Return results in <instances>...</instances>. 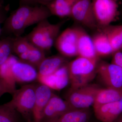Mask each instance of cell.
I'll return each instance as SVG.
<instances>
[{
  "instance_id": "f546056e",
  "label": "cell",
  "mask_w": 122,
  "mask_h": 122,
  "mask_svg": "<svg viewBox=\"0 0 122 122\" xmlns=\"http://www.w3.org/2000/svg\"><path fill=\"white\" fill-rule=\"evenodd\" d=\"M21 1L24 2L25 4L30 5L35 2H38V0H20Z\"/></svg>"
},
{
  "instance_id": "5b68a950",
  "label": "cell",
  "mask_w": 122,
  "mask_h": 122,
  "mask_svg": "<svg viewBox=\"0 0 122 122\" xmlns=\"http://www.w3.org/2000/svg\"><path fill=\"white\" fill-rule=\"evenodd\" d=\"M92 4L96 23L100 28L110 25L117 16L116 0H93Z\"/></svg>"
},
{
  "instance_id": "8fae6325",
  "label": "cell",
  "mask_w": 122,
  "mask_h": 122,
  "mask_svg": "<svg viewBox=\"0 0 122 122\" xmlns=\"http://www.w3.org/2000/svg\"><path fill=\"white\" fill-rule=\"evenodd\" d=\"M74 109L66 100L54 93L42 112L41 122L54 119Z\"/></svg>"
},
{
  "instance_id": "d6a6232c",
  "label": "cell",
  "mask_w": 122,
  "mask_h": 122,
  "mask_svg": "<svg viewBox=\"0 0 122 122\" xmlns=\"http://www.w3.org/2000/svg\"><path fill=\"white\" fill-rule=\"evenodd\" d=\"M28 122H32V121H28Z\"/></svg>"
},
{
  "instance_id": "ffe728a7",
  "label": "cell",
  "mask_w": 122,
  "mask_h": 122,
  "mask_svg": "<svg viewBox=\"0 0 122 122\" xmlns=\"http://www.w3.org/2000/svg\"><path fill=\"white\" fill-rule=\"evenodd\" d=\"M92 38L96 54L99 58L109 56L113 54L109 39L102 30L95 33Z\"/></svg>"
},
{
  "instance_id": "d6986e66",
  "label": "cell",
  "mask_w": 122,
  "mask_h": 122,
  "mask_svg": "<svg viewBox=\"0 0 122 122\" xmlns=\"http://www.w3.org/2000/svg\"><path fill=\"white\" fill-rule=\"evenodd\" d=\"M122 100V89L107 87L100 89L96 94L93 107H96L101 105Z\"/></svg>"
},
{
  "instance_id": "1f68e13d",
  "label": "cell",
  "mask_w": 122,
  "mask_h": 122,
  "mask_svg": "<svg viewBox=\"0 0 122 122\" xmlns=\"http://www.w3.org/2000/svg\"><path fill=\"white\" fill-rule=\"evenodd\" d=\"M114 122H122V113Z\"/></svg>"
},
{
  "instance_id": "f1b7e54d",
  "label": "cell",
  "mask_w": 122,
  "mask_h": 122,
  "mask_svg": "<svg viewBox=\"0 0 122 122\" xmlns=\"http://www.w3.org/2000/svg\"><path fill=\"white\" fill-rule=\"evenodd\" d=\"M6 13L3 9L2 5L0 3V36L2 32L1 28V25L2 23H4L6 18Z\"/></svg>"
},
{
  "instance_id": "44dd1931",
  "label": "cell",
  "mask_w": 122,
  "mask_h": 122,
  "mask_svg": "<svg viewBox=\"0 0 122 122\" xmlns=\"http://www.w3.org/2000/svg\"><path fill=\"white\" fill-rule=\"evenodd\" d=\"M101 29L108 37L114 53L120 51L122 47V25H110Z\"/></svg>"
},
{
  "instance_id": "7a4b0ae2",
  "label": "cell",
  "mask_w": 122,
  "mask_h": 122,
  "mask_svg": "<svg viewBox=\"0 0 122 122\" xmlns=\"http://www.w3.org/2000/svg\"><path fill=\"white\" fill-rule=\"evenodd\" d=\"M98 62L78 56L67 63L70 91L89 84L95 77Z\"/></svg>"
},
{
  "instance_id": "ba28073f",
  "label": "cell",
  "mask_w": 122,
  "mask_h": 122,
  "mask_svg": "<svg viewBox=\"0 0 122 122\" xmlns=\"http://www.w3.org/2000/svg\"><path fill=\"white\" fill-rule=\"evenodd\" d=\"M77 33L76 27L67 28L59 34L55 43V47L63 56H77Z\"/></svg>"
},
{
  "instance_id": "d4e9b609",
  "label": "cell",
  "mask_w": 122,
  "mask_h": 122,
  "mask_svg": "<svg viewBox=\"0 0 122 122\" xmlns=\"http://www.w3.org/2000/svg\"><path fill=\"white\" fill-rule=\"evenodd\" d=\"M32 44L29 41L26 37H15L12 38V53L18 56L26 52L30 49Z\"/></svg>"
},
{
  "instance_id": "8992f818",
  "label": "cell",
  "mask_w": 122,
  "mask_h": 122,
  "mask_svg": "<svg viewBox=\"0 0 122 122\" xmlns=\"http://www.w3.org/2000/svg\"><path fill=\"white\" fill-rule=\"evenodd\" d=\"M100 89L96 85L88 84L74 90H70L66 100L73 109L89 108L93 105Z\"/></svg>"
},
{
  "instance_id": "603a6c76",
  "label": "cell",
  "mask_w": 122,
  "mask_h": 122,
  "mask_svg": "<svg viewBox=\"0 0 122 122\" xmlns=\"http://www.w3.org/2000/svg\"><path fill=\"white\" fill-rule=\"evenodd\" d=\"M12 55L4 63L0 66V77L14 92L16 90V83L11 71Z\"/></svg>"
},
{
  "instance_id": "4316f807",
  "label": "cell",
  "mask_w": 122,
  "mask_h": 122,
  "mask_svg": "<svg viewBox=\"0 0 122 122\" xmlns=\"http://www.w3.org/2000/svg\"><path fill=\"white\" fill-rule=\"evenodd\" d=\"M14 91L0 77V98L6 93L12 94Z\"/></svg>"
},
{
  "instance_id": "9c48e42d",
  "label": "cell",
  "mask_w": 122,
  "mask_h": 122,
  "mask_svg": "<svg viewBox=\"0 0 122 122\" xmlns=\"http://www.w3.org/2000/svg\"><path fill=\"white\" fill-rule=\"evenodd\" d=\"M70 17L89 28L95 29L98 27L92 0H77L72 8Z\"/></svg>"
},
{
  "instance_id": "e0dca14e",
  "label": "cell",
  "mask_w": 122,
  "mask_h": 122,
  "mask_svg": "<svg viewBox=\"0 0 122 122\" xmlns=\"http://www.w3.org/2000/svg\"><path fill=\"white\" fill-rule=\"evenodd\" d=\"M77 0H53L46 5L51 15L58 17L71 16L72 8Z\"/></svg>"
},
{
  "instance_id": "6da1fadb",
  "label": "cell",
  "mask_w": 122,
  "mask_h": 122,
  "mask_svg": "<svg viewBox=\"0 0 122 122\" xmlns=\"http://www.w3.org/2000/svg\"><path fill=\"white\" fill-rule=\"evenodd\" d=\"M51 15L46 5H22L7 18L3 30L15 37L21 36L29 26L47 20Z\"/></svg>"
},
{
  "instance_id": "e575fe53",
  "label": "cell",
  "mask_w": 122,
  "mask_h": 122,
  "mask_svg": "<svg viewBox=\"0 0 122 122\" xmlns=\"http://www.w3.org/2000/svg\"></svg>"
},
{
  "instance_id": "5bb4252c",
  "label": "cell",
  "mask_w": 122,
  "mask_h": 122,
  "mask_svg": "<svg viewBox=\"0 0 122 122\" xmlns=\"http://www.w3.org/2000/svg\"><path fill=\"white\" fill-rule=\"evenodd\" d=\"M54 93L53 90L47 86L39 83L36 85L35 104L33 117L35 122H41L42 114Z\"/></svg>"
},
{
  "instance_id": "836d02e7",
  "label": "cell",
  "mask_w": 122,
  "mask_h": 122,
  "mask_svg": "<svg viewBox=\"0 0 122 122\" xmlns=\"http://www.w3.org/2000/svg\"><path fill=\"white\" fill-rule=\"evenodd\" d=\"M120 51H122V48H121V50H120Z\"/></svg>"
},
{
  "instance_id": "277c9868",
  "label": "cell",
  "mask_w": 122,
  "mask_h": 122,
  "mask_svg": "<svg viewBox=\"0 0 122 122\" xmlns=\"http://www.w3.org/2000/svg\"><path fill=\"white\" fill-rule=\"evenodd\" d=\"M36 85H24L16 90L9 103L28 121H30L35 104Z\"/></svg>"
},
{
  "instance_id": "30bf717a",
  "label": "cell",
  "mask_w": 122,
  "mask_h": 122,
  "mask_svg": "<svg viewBox=\"0 0 122 122\" xmlns=\"http://www.w3.org/2000/svg\"><path fill=\"white\" fill-rule=\"evenodd\" d=\"M11 71L16 83H28L37 80V69L28 63L12 55Z\"/></svg>"
},
{
  "instance_id": "83f0119b",
  "label": "cell",
  "mask_w": 122,
  "mask_h": 122,
  "mask_svg": "<svg viewBox=\"0 0 122 122\" xmlns=\"http://www.w3.org/2000/svg\"><path fill=\"white\" fill-rule=\"evenodd\" d=\"M112 56L111 63L118 66L122 69V52L118 51L114 53Z\"/></svg>"
},
{
  "instance_id": "7402d4cb",
  "label": "cell",
  "mask_w": 122,
  "mask_h": 122,
  "mask_svg": "<svg viewBox=\"0 0 122 122\" xmlns=\"http://www.w3.org/2000/svg\"><path fill=\"white\" fill-rule=\"evenodd\" d=\"M18 57L21 61L28 63L36 69L46 57L45 51L33 45L27 52Z\"/></svg>"
},
{
  "instance_id": "484cf974",
  "label": "cell",
  "mask_w": 122,
  "mask_h": 122,
  "mask_svg": "<svg viewBox=\"0 0 122 122\" xmlns=\"http://www.w3.org/2000/svg\"><path fill=\"white\" fill-rule=\"evenodd\" d=\"M12 38L0 40V66L4 63L12 55Z\"/></svg>"
},
{
  "instance_id": "9a60e30c",
  "label": "cell",
  "mask_w": 122,
  "mask_h": 122,
  "mask_svg": "<svg viewBox=\"0 0 122 122\" xmlns=\"http://www.w3.org/2000/svg\"><path fill=\"white\" fill-rule=\"evenodd\" d=\"M95 115L102 122H114L122 113V101H118L94 107Z\"/></svg>"
},
{
  "instance_id": "4dcf8cb0",
  "label": "cell",
  "mask_w": 122,
  "mask_h": 122,
  "mask_svg": "<svg viewBox=\"0 0 122 122\" xmlns=\"http://www.w3.org/2000/svg\"><path fill=\"white\" fill-rule=\"evenodd\" d=\"M53 0H38V2L41 3L42 5H45L49 2Z\"/></svg>"
},
{
  "instance_id": "52a82bcc",
  "label": "cell",
  "mask_w": 122,
  "mask_h": 122,
  "mask_svg": "<svg viewBox=\"0 0 122 122\" xmlns=\"http://www.w3.org/2000/svg\"><path fill=\"white\" fill-rule=\"evenodd\" d=\"M96 72L107 87L122 89V69L112 63L98 62Z\"/></svg>"
},
{
  "instance_id": "7c38bea8",
  "label": "cell",
  "mask_w": 122,
  "mask_h": 122,
  "mask_svg": "<svg viewBox=\"0 0 122 122\" xmlns=\"http://www.w3.org/2000/svg\"><path fill=\"white\" fill-rule=\"evenodd\" d=\"M67 63L61 66L52 74L38 76L37 81L52 89L60 90L66 87L70 82Z\"/></svg>"
},
{
  "instance_id": "4fadbf2b",
  "label": "cell",
  "mask_w": 122,
  "mask_h": 122,
  "mask_svg": "<svg viewBox=\"0 0 122 122\" xmlns=\"http://www.w3.org/2000/svg\"><path fill=\"white\" fill-rule=\"evenodd\" d=\"M77 33L78 56L99 61L94 47L92 38L83 29L76 27Z\"/></svg>"
},
{
  "instance_id": "ac0fdd59",
  "label": "cell",
  "mask_w": 122,
  "mask_h": 122,
  "mask_svg": "<svg viewBox=\"0 0 122 122\" xmlns=\"http://www.w3.org/2000/svg\"><path fill=\"white\" fill-rule=\"evenodd\" d=\"M91 116L89 108L74 109L56 118L44 122H89Z\"/></svg>"
},
{
  "instance_id": "2e32d148",
  "label": "cell",
  "mask_w": 122,
  "mask_h": 122,
  "mask_svg": "<svg viewBox=\"0 0 122 122\" xmlns=\"http://www.w3.org/2000/svg\"><path fill=\"white\" fill-rule=\"evenodd\" d=\"M67 63L65 57L62 55L46 57L37 68L38 75L47 76L52 74Z\"/></svg>"
},
{
  "instance_id": "cb8c5ba5",
  "label": "cell",
  "mask_w": 122,
  "mask_h": 122,
  "mask_svg": "<svg viewBox=\"0 0 122 122\" xmlns=\"http://www.w3.org/2000/svg\"><path fill=\"white\" fill-rule=\"evenodd\" d=\"M19 114L9 102L0 105V122H18Z\"/></svg>"
},
{
  "instance_id": "3957f363",
  "label": "cell",
  "mask_w": 122,
  "mask_h": 122,
  "mask_svg": "<svg viewBox=\"0 0 122 122\" xmlns=\"http://www.w3.org/2000/svg\"><path fill=\"white\" fill-rule=\"evenodd\" d=\"M64 21L52 24L48 19L37 24L26 37L30 42L44 51L51 49L59 34Z\"/></svg>"
}]
</instances>
